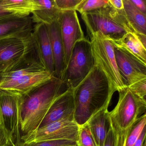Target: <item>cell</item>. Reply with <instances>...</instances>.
<instances>
[{"mask_svg": "<svg viewBox=\"0 0 146 146\" xmlns=\"http://www.w3.org/2000/svg\"><path fill=\"white\" fill-rule=\"evenodd\" d=\"M113 46L119 71L126 88L146 78V64L123 48Z\"/></svg>", "mask_w": 146, "mask_h": 146, "instance_id": "cell-10", "label": "cell"}, {"mask_svg": "<svg viewBox=\"0 0 146 146\" xmlns=\"http://www.w3.org/2000/svg\"><path fill=\"white\" fill-rule=\"evenodd\" d=\"M103 146H116L115 137L112 129L111 126L107 135Z\"/></svg>", "mask_w": 146, "mask_h": 146, "instance_id": "cell-29", "label": "cell"}, {"mask_svg": "<svg viewBox=\"0 0 146 146\" xmlns=\"http://www.w3.org/2000/svg\"><path fill=\"white\" fill-rule=\"evenodd\" d=\"M109 40L113 45L123 48L146 64V48L140 41L137 33L129 32L118 40Z\"/></svg>", "mask_w": 146, "mask_h": 146, "instance_id": "cell-19", "label": "cell"}, {"mask_svg": "<svg viewBox=\"0 0 146 146\" xmlns=\"http://www.w3.org/2000/svg\"><path fill=\"white\" fill-rule=\"evenodd\" d=\"M20 146H81L79 142L74 140H58L40 142L22 143Z\"/></svg>", "mask_w": 146, "mask_h": 146, "instance_id": "cell-25", "label": "cell"}, {"mask_svg": "<svg viewBox=\"0 0 146 146\" xmlns=\"http://www.w3.org/2000/svg\"><path fill=\"white\" fill-rule=\"evenodd\" d=\"M146 126L143 128L141 133L140 134V136L137 140L133 146H142L146 139Z\"/></svg>", "mask_w": 146, "mask_h": 146, "instance_id": "cell-32", "label": "cell"}, {"mask_svg": "<svg viewBox=\"0 0 146 146\" xmlns=\"http://www.w3.org/2000/svg\"><path fill=\"white\" fill-rule=\"evenodd\" d=\"M74 111L73 89L68 88L54 102L40 127L46 126L63 118H74Z\"/></svg>", "mask_w": 146, "mask_h": 146, "instance_id": "cell-13", "label": "cell"}, {"mask_svg": "<svg viewBox=\"0 0 146 146\" xmlns=\"http://www.w3.org/2000/svg\"><path fill=\"white\" fill-rule=\"evenodd\" d=\"M36 9L32 13L31 17L34 24L43 23L49 25L58 21L61 11L55 0H35Z\"/></svg>", "mask_w": 146, "mask_h": 146, "instance_id": "cell-17", "label": "cell"}, {"mask_svg": "<svg viewBox=\"0 0 146 146\" xmlns=\"http://www.w3.org/2000/svg\"><path fill=\"white\" fill-rule=\"evenodd\" d=\"M82 0H55L58 8L61 11L76 10Z\"/></svg>", "mask_w": 146, "mask_h": 146, "instance_id": "cell-27", "label": "cell"}, {"mask_svg": "<svg viewBox=\"0 0 146 146\" xmlns=\"http://www.w3.org/2000/svg\"><path fill=\"white\" fill-rule=\"evenodd\" d=\"M79 126L74 118H66L21 137L22 143L40 142L58 140H74L79 142Z\"/></svg>", "mask_w": 146, "mask_h": 146, "instance_id": "cell-8", "label": "cell"}, {"mask_svg": "<svg viewBox=\"0 0 146 146\" xmlns=\"http://www.w3.org/2000/svg\"><path fill=\"white\" fill-rule=\"evenodd\" d=\"M35 46L32 32L26 37L0 40V71L9 70L27 56Z\"/></svg>", "mask_w": 146, "mask_h": 146, "instance_id": "cell-9", "label": "cell"}, {"mask_svg": "<svg viewBox=\"0 0 146 146\" xmlns=\"http://www.w3.org/2000/svg\"><path fill=\"white\" fill-rule=\"evenodd\" d=\"M142 146H146V141H144V142H143V144Z\"/></svg>", "mask_w": 146, "mask_h": 146, "instance_id": "cell-35", "label": "cell"}, {"mask_svg": "<svg viewBox=\"0 0 146 146\" xmlns=\"http://www.w3.org/2000/svg\"><path fill=\"white\" fill-rule=\"evenodd\" d=\"M27 8L23 0H0V18L19 16L26 17Z\"/></svg>", "mask_w": 146, "mask_h": 146, "instance_id": "cell-21", "label": "cell"}, {"mask_svg": "<svg viewBox=\"0 0 146 146\" xmlns=\"http://www.w3.org/2000/svg\"><path fill=\"white\" fill-rule=\"evenodd\" d=\"M67 88L60 79L53 77L25 96L22 106L20 130L23 135L40 127L50 108Z\"/></svg>", "mask_w": 146, "mask_h": 146, "instance_id": "cell-2", "label": "cell"}, {"mask_svg": "<svg viewBox=\"0 0 146 146\" xmlns=\"http://www.w3.org/2000/svg\"><path fill=\"white\" fill-rule=\"evenodd\" d=\"M34 24L30 16H11L0 18V40L24 37L32 33Z\"/></svg>", "mask_w": 146, "mask_h": 146, "instance_id": "cell-14", "label": "cell"}, {"mask_svg": "<svg viewBox=\"0 0 146 146\" xmlns=\"http://www.w3.org/2000/svg\"><path fill=\"white\" fill-rule=\"evenodd\" d=\"M118 101L114 109L109 112L116 146H124L128 131L145 111L146 101L133 94L128 88L119 92Z\"/></svg>", "mask_w": 146, "mask_h": 146, "instance_id": "cell-4", "label": "cell"}, {"mask_svg": "<svg viewBox=\"0 0 146 146\" xmlns=\"http://www.w3.org/2000/svg\"><path fill=\"white\" fill-rule=\"evenodd\" d=\"M82 18L89 36L99 31L109 40H118L127 33H136L123 10L115 9L109 2L102 8L82 14Z\"/></svg>", "mask_w": 146, "mask_h": 146, "instance_id": "cell-3", "label": "cell"}, {"mask_svg": "<svg viewBox=\"0 0 146 146\" xmlns=\"http://www.w3.org/2000/svg\"><path fill=\"white\" fill-rule=\"evenodd\" d=\"M146 114L141 115L132 125L128 131L124 146H133L140 136L143 128L146 126Z\"/></svg>", "mask_w": 146, "mask_h": 146, "instance_id": "cell-22", "label": "cell"}, {"mask_svg": "<svg viewBox=\"0 0 146 146\" xmlns=\"http://www.w3.org/2000/svg\"><path fill=\"white\" fill-rule=\"evenodd\" d=\"M89 37L95 64L105 72L116 91L119 92L127 88L119 71L112 43L99 31Z\"/></svg>", "mask_w": 146, "mask_h": 146, "instance_id": "cell-6", "label": "cell"}, {"mask_svg": "<svg viewBox=\"0 0 146 146\" xmlns=\"http://www.w3.org/2000/svg\"><path fill=\"white\" fill-rule=\"evenodd\" d=\"M3 72L0 71V76H1V74H2Z\"/></svg>", "mask_w": 146, "mask_h": 146, "instance_id": "cell-36", "label": "cell"}, {"mask_svg": "<svg viewBox=\"0 0 146 146\" xmlns=\"http://www.w3.org/2000/svg\"><path fill=\"white\" fill-rule=\"evenodd\" d=\"M79 143L81 146H98L90 132L88 123L79 126Z\"/></svg>", "mask_w": 146, "mask_h": 146, "instance_id": "cell-24", "label": "cell"}, {"mask_svg": "<svg viewBox=\"0 0 146 146\" xmlns=\"http://www.w3.org/2000/svg\"><path fill=\"white\" fill-rule=\"evenodd\" d=\"M87 123L97 146H103L111 127L108 108H104L96 113Z\"/></svg>", "mask_w": 146, "mask_h": 146, "instance_id": "cell-18", "label": "cell"}, {"mask_svg": "<svg viewBox=\"0 0 146 146\" xmlns=\"http://www.w3.org/2000/svg\"><path fill=\"white\" fill-rule=\"evenodd\" d=\"M123 4L125 16L135 32L146 35V14L137 9L130 0H123Z\"/></svg>", "mask_w": 146, "mask_h": 146, "instance_id": "cell-20", "label": "cell"}, {"mask_svg": "<svg viewBox=\"0 0 146 146\" xmlns=\"http://www.w3.org/2000/svg\"><path fill=\"white\" fill-rule=\"evenodd\" d=\"M131 2L139 11L146 14V1L145 0H130Z\"/></svg>", "mask_w": 146, "mask_h": 146, "instance_id": "cell-30", "label": "cell"}, {"mask_svg": "<svg viewBox=\"0 0 146 146\" xmlns=\"http://www.w3.org/2000/svg\"><path fill=\"white\" fill-rule=\"evenodd\" d=\"M108 2L115 9L118 10H123V0H108Z\"/></svg>", "mask_w": 146, "mask_h": 146, "instance_id": "cell-31", "label": "cell"}, {"mask_svg": "<svg viewBox=\"0 0 146 146\" xmlns=\"http://www.w3.org/2000/svg\"><path fill=\"white\" fill-rule=\"evenodd\" d=\"M51 41L54 63V77L61 80L65 69L64 49L61 36L59 21H56L47 25Z\"/></svg>", "mask_w": 146, "mask_h": 146, "instance_id": "cell-16", "label": "cell"}, {"mask_svg": "<svg viewBox=\"0 0 146 146\" xmlns=\"http://www.w3.org/2000/svg\"><path fill=\"white\" fill-rule=\"evenodd\" d=\"M137 36L142 44L144 47L146 48V35H142V34H137Z\"/></svg>", "mask_w": 146, "mask_h": 146, "instance_id": "cell-33", "label": "cell"}, {"mask_svg": "<svg viewBox=\"0 0 146 146\" xmlns=\"http://www.w3.org/2000/svg\"><path fill=\"white\" fill-rule=\"evenodd\" d=\"M59 21L64 49L66 68L75 43L85 36L76 10L62 11Z\"/></svg>", "mask_w": 146, "mask_h": 146, "instance_id": "cell-11", "label": "cell"}, {"mask_svg": "<svg viewBox=\"0 0 146 146\" xmlns=\"http://www.w3.org/2000/svg\"><path fill=\"white\" fill-rule=\"evenodd\" d=\"M108 0H82L76 9L81 15L86 13L100 9L107 5Z\"/></svg>", "mask_w": 146, "mask_h": 146, "instance_id": "cell-23", "label": "cell"}, {"mask_svg": "<svg viewBox=\"0 0 146 146\" xmlns=\"http://www.w3.org/2000/svg\"><path fill=\"white\" fill-rule=\"evenodd\" d=\"M74 119L79 126L96 113L108 108L116 90L106 73L95 64L87 76L73 89Z\"/></svg>", "mask_w": 146, "mask_h": 146, "instance_id": "cell-1", "label": "cell"}, {"mask_svg": "<svg viewBox=\"0 0 146 146\" xmlns=\"http://www.w3.org/2000/svg\"><path fill=\"white\" fill-rule=\"evenodd\" d=\"M7 146H17L16 144H15L14 143H13V142H11V143L9 144V145H7Z\"/></svg>", "mask_w": 146, "mask_h": 146, "instance_id": "cell-34", "label": "cell"}, {"mask_svg": "<svg viewBox=\"0 0 146 146\" xmlns=\"http://www.w3.org/2000/svg\"><path fill=\"white\" fill-rule=\"evenodd\" d=\"M94 65L90 41L84 37L74 45L61 81L67 89H73L87 76Z\"/></svg>", "mask_w": 146, "mask_h": 146, "instance_id": "cell-5", "label": "cell"}, {"mask_svg": "<svg viewBox=\"0 0 146 146\" xmlns=\"http://www.w3.org/2000/svg\"><path fill=\"white\" fill-rule=\"evenodd\" d=\"M32 35L46 69L54 76V63L47 25L43 23L34 24Z\"/></svg>", "mask_w": 146, "mask_h": 146, "instance_id": "cell-15", "label": "cell"}, {"mask_svg": "<svg viewBox=\"0 0 146 146\" xmlns=\"http://www.w3.org/2000/svg\"><path fill=\"white\" fill-rule=\"evenodd\" d=\"M12 141L6 129L0 124V146H7Z\"/></svg>", "mask_w": 146, "mask_h": 146, "instance_id": "cell-28", "label": "cell"}, {"mask_svg": "<svg viewBox=\"0 0 146 146\" xmlns=\"http://www.w3.org/2000/svg\"><path fill=\"white\" fill-rule=\"evenodd\" d=\"M127 88L135 95L142 100H146V78L131 84Z\"/></svg>", "mask_w": 146, "mask_h": 146, "instance_id": "cell-26", "label": "cell"}, {"mask_svg": "<svg viewBox=\"0 0 146 146\" xmlns=\"http://www.w3.org/2000/svg\"><path fill=\"white\" fill-rule=\"evenodd\" d=\"M23 96L0 90V114L12 141L17 146L22 143L20 134Z\"/></svg>", "mask_w": 146, "mask_h": 146, "instance_id": "cell-7", "label": "cell"}, {"mask_svg": "<svg viewBox=\"0 0 146 146\" xmlns=\"http://www.w3.org/2000/svg\"><path fill=\"white\" fill-rule=\"evenodd\" d=\"M47 70L29 73L16 79L0 82V90H8L25 96L52 78Z\"/></svg>", "mask_w": 146, "mask_h": 146, "instance_id": "cell-12", "label": "cell"}]
</instances>
